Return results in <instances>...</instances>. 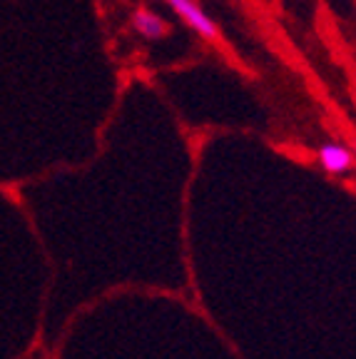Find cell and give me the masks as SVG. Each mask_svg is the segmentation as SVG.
Returning <instances> with one entry per match:
<instances>
[{
    "label": "cell",
    "instance_id": "6da1fadb",
    "mask_svg": "<svg viewBox=\"0 0 356 359\" xmlns=\"http://www.w3.org/2000/svg\"><path fill=\"white\" fill-rule=\"evenodd\" d=\"M167 6L172 8L197 35H202V38H207V40L217 38V25H214V20L202 11V6H197L195 0H167Z\"/></svg>",
    "mask_w": 356,
    "mask_h": 359
},
{
    "label": "cell",
    "instance_id": "7a4b0ae2",
    "mask_svg": "<svg viewBox=\"0 0 356 359\" xmlns=\"http://www.w3.org/2000/svg\"><path fill=\"white\" fill-rule=\"evenodd\" d=\"M319 163H322V168L327 170V172L346 175L354 170L356 155L346 145H339V142H324V145L319 147Z\"/></svg>",
    "mask_w": 356,
    "mask_h": 359
},
{
    "label": "cell",
    "instance_id": "3957f363",
    "mask_svg": "<svg viewBox=\"0 0 356 359\" xmlns=\"http://www.w3.org/2000/svg\"><path fill=\"white\" fill-rule=\"evenodd\" d=\"M132 28L147 40H157V38H162V35L167 33V25L162 22V18L155 15L152 11H147V8H137V11H135Z\"/></svg>",
    "mask_w": 356,
    "mask_h": 359
},
{
    "label": "cell",
    "instance_id": "277c9868",
    "mask_svg": "<svg viewBox=\"0 0 356 359\" xmlns=\"http://www.w3.org/2000/svg\"><path fill=\"white\" fill-rule=\"evenodd\" d=\"M354 155H356V152H354Z\"/></svg>",
    "mask_w": 356,
    "mask_h": 359
}]
</instances>
